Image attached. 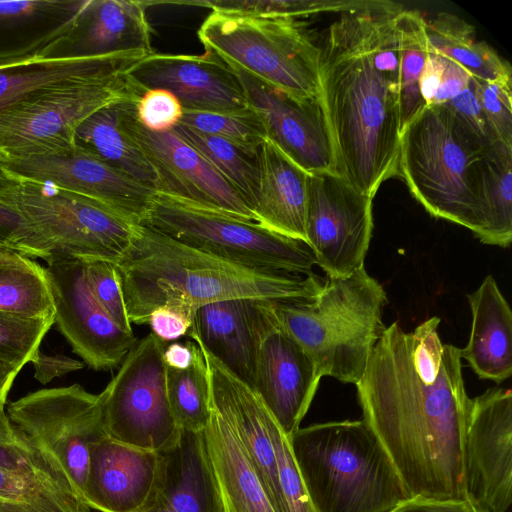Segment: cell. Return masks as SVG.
<instances>
[{
    "label": "cell",
    "mask_w": 512,
    "mask_h": 512,
    "mask_svg": "<svg viewBox=\"0 0 512 512\" xmlns=\"http://www.w3.org/2000/svg\"><path fill=\"white\" fill-rule=\"evenodd\" d=\"M128 75L144 91H169L186 111L238 112L249 109L235 72L207 52L203 55L153 52Z\"/></svg>",
    "instance_id": "44dd1931"
},
{
    "label": "cell",
    "mask_w": 512,
    "mask_h": 512,
    "mask_svg": "<svg viewBox=\"0 0 512 512\" xmlns=\"http://www.w3.org/2000/svg\"><path fill=\"white\" fill-rule=\"evenodd\" d=\"M372 199L338 174H310L306 242L327 277H345L364 266L373 230Z\"/></svg>",
    "instance_id": "9a60e30c"
},
{
    "label": "cell",
    "mask_w": 512,
    "mask_h": 512,
    "mask_svg": "<svg viewBox=\"0 0 512 512\" xmlns=\"http://www.w3.org/2000/svg\"><path fill=\"white\" fill-rule=\"evenodd\" d=\"M19 370L0 363V405L4 406L12 383Z\"/></svg>",
    "instance_id": "db71d44e"
},
{
    "label": "cell",
    "mask_w": 512,
    "mask_h": 512,
    "mask_svg": "<svg viewBox=\"0 0 512 512\" xmlns=\"http://www.w3.org/2000/svg\"><path fill=\"white\" fill-rule=\"evenodd\" d=\"M132 323L171 308L191 322L195 310L229 299L300 300L314 297L325 279L315 274L257 270L184 245L138 224L130 246L113 262Z\"/></svg>",
    "instance_id": "3957f363"
},
{
    "label": "cell",
    "mask_w": 512,
    "mask_h": 512,
    "mask_svg": "<svg viewBox=\"0 0 512 512\" xmlns=\"http://www.w3.org/2000/svg\"><path fill=\"white\" fill-rule=\"evenodd\" d=\"M360 0H210L176 4L196 5L212 10L246 13L265 17L296 19L319 13H340Z\"/></svg>",
    "instance_id": "f35d334b"
},
{
    "label": "cell",
    "mask_w": 512,
    "mask_h": 512,
    "mask_svg": "<svg viewBox=\"0 0 512 512\" xmlns=\"http://www.w3.org/2000/svg\"><path fill=\"white\" fill-rule=\"evenodd\" d=\"M0 169V203L20 215L52 254L114 262L130 246L138 224L103 203Z\"/></svg>",
    "instance_id": "ba28073f"
},
{
    "label": "cell",
    "mask_w": 512,
    "mask_h": 512,
    "mask_svg": "<svg viewBox=\"0 0 512 512\" xmlns=\"http://www.w3.org/2000/svg\"><path fill=\"white\" fill-rule=\"evenodd\" d=\"M7 415L56 459L83 498L91 448L107 437L99 394L79 384L42 389L10 403Z\"/></svg>",
    "instance_id": "7c38bea8"
},
{
    "label": "cell",
    "mask_w": 512,
    "mask_h": 512,
    "mask_svg": "<svg viewBox=\"0 0 512 512\" xmlns=\"http://www.w3.org/2000/svg\"><path fill=\"white\" fill-rule=\"evenodd\" d=\"M141 224L184 245L252 269L311 274L317 265L305 241L163 193H156Z\"/></svg>",
    "instance_id": "9c48e42d"
},
{
    "label": "cell",
    "mask_w": 512,
    "mask_h": 512,
    "mask_svg": "<svg viewBox=\"0 0 512 512\" xmlns=\"http://www.w3.org/2000/svg\"><path fill=\"white\" fill-rule=\"evenodd\" d=\"M401 46V133L426 106L420 80L429 50L426 20L416 10L402 9L398 16Z\"/></svg>",
    "instance_id": "74e56055"
},
{
    "label": "cell",
    "mask_w": 512,
    "mask_h": 512,
    "mask_svg": "<svg viewBox=\"0 0 512 512\" xmlns=\"http://www.w3.org/2000/svg\"><path fill=\"white\" fill-rule=\"evenodd\" d=\"M34 367V377L46 384L56 377L63 376L84 367V362L62 354H45L40 349L30 362Z\"/></svg>",
    "instance_id": "f907efd6"
},
{
    "label": "cell",
    "mask_w": 512,
    "mask_h": 512,
    "mask_svg": "<svg viewBox=\"0 0 512 512\" xmlns=\"http://www.w3.org/2000/svg\"><path fill=\"white\" fill-rule=\"evenodd\" d=\"M56 459L0 405V512H89Z\"/></svg>",
    "instance_id": "d6986e66"
},
{
    "label": "cell",
    "mask_w": 512,
    "mask_h": 512,
    "mask_svg": "<svg viewBox=\"0 0 512 512\" xmlns=\"http://www.w3.org/2000/svg\"><path fill=\"white\" fill-rule=\"evenodd\" d=\"M0 310L55 317L44 267L12 250L0 251Z\"/></svg>",
    "instance_id": "e575fe53"
},
{
    "label": "cell",
    "mask_w": 512,
    "mask_h": 512,
    "mask_svg": "<svg viewBox=\"0 0 512 512\" xmlns=\"http://www.w3.org/2000/svg\"><path fill=\"white\" fill-rule=\"evenodd\" d=\"M268 427L273 443L279 484L288 512H316L294 459L289 439L270 414Z\"/></svg>",
    "instance_id": "b9f144b4"
},
{
    "label": "cell",
    "mask_w": 512,
    "mask_h": 512,
    "mask_svg": "<svg viewBox=\"0 0 512 512\" xmlns=\"http://www.w3.org/2000/svg\"><path fill=\"white\" fill-rule=\"evenodd\" d=\"M0 168L94 199L135 224L144 220L157 193L75 145L0 158Z\"/></svg>",
    "instance_id": "ac0fdd59"
},
{
    "label": "cell",
    "mask_w": 512,
    "mask_h": 512,
    "mask_svg": "<svg viewBox=\"0 0 512 512\" xmlns=\"http://www.w3.org/2000/svg\"><path fill=\"white\" fill-rule=\"evenodd\" d=\"M387 302L384 288L363 266L345 277H327L314 297L270 300V305L322 377L356 385L386 329Z\"/></svg>",
    "instance_id": "277c9868"
},
{
    "label": "cell",
    "mask_w": 512,
    "mask_h": 512,
    "mask_svg": "<svg viewBox=\"0 0 512 512\" xmlns=\"http://www.w3.org/2000/svg\"><path fill=\"white\" fill-rule=\"evenodd\" d=\"M403 8L360 0L339 13L318 45L320 100L337 173L371 198L399 175Z\"/></svg>",
    "instance_id": "7a4b0ae2"
},
{
    "label": "cell",
    "mask_w": 512,
    "mask_h": 512,
    "mask_svg": "<svg viewBox=\"0 0 512 512\" xmlns=\"http://www.w3.org/2000/svg\"><path fill=\"white\" fill-rule=\"evenodd\" d=\"M90 291L108 316L124 331L133 332L114 263L104 259H84Z\"/></svg>",
    "instance_id": "7bdbcfd3"
},
{
    "label": "cell",
    "mask_w": 512,
    "mask_h": 512,
    "mask_svg": "<svg viewBox=\"0 0 512 512\" xmlns=\"http://www.w3.org/2000/svg\"><path fill=\"white\" fill-rule=\"evenodd\" d=\"M164 349L153 333L137 341L99 394L109 439L158 453L178 441L181 429L168 400Z\"/></svg>",
    "instance_id": "30bf717a"
},
{
    "label": "cell",
    "mask_w": 512,
    "mask_h": 512,
    "mask_svg": "<svg viewBox=\"0 0 512 512\" xmlns=\"http://www.w3.org/2000/svg\"><path fill=\"white\" fill-rule=\"evenodd\" d=\"M146 54L100 57H39L0 66V112L55 87L128 74Z\"/></svg>",
    "instance_id": "484cf974"
},
{
    "label": "cell",
    "mask_w": 512,
    "mask_h": 512,
    "mask_svg": "<svg viewBox=\"0 0 512 512\" xmlns=\"http://www.w3.org/2000/svg\"><path fill=\"white\" fill-rule=\"evenodd\" d=\"M249 301L229 299L198 307L187 335L253 389L255 340Z\"/></svg>",
    "instance_id": "f546056e"
},
{
    "label": "cell",
    "mask_w": 512,
    "mask_h": 512,
    "mask_svg": "<svg viewBox=\"0 0 512 512\" xmlns=\"http://www.w3.org/2000/svg\"><path fill=\"white\" fill-rule=\"evenodd\" d=\"M196 344L207 365L211 408L236 435L275 512H288L268 427L270 412L252 388L231 374L203 346Z\"/></svg>",
    "instance_id": "7402d4cb"
},
{
    "label": "cell",
    "mask_w": 512,
    "mask_h": 512,
    "mask_svg": "<svg viewBox=\"0 0 512 512\" xmlns=\"http://www.w3.org/2000/svg\"><path fill=\"white\" fill-rule=\"evenodd\" d=\"M179 123L252 150H257L266 139L264 128L251 109L238 112L184 110Z\"/></svg>",
    "instance_id": "60d3db41"
},
{
    "label": "cell",
    "mask_w": 512,
    "mask_h": 512,
    "mask_svg": "<svg viewBox=\"0 0 512 512\" xmlns=\"http://www.w3.org/2000/svg\"><path fill=\"white\" fill-rule=\"evenodd\" d=\"M257 159L258 188L251 205L256 222L276 233L306 242L310 174L267 138L257 150Z\"/></svg>",
    "instance_id": "d4e9b609"
},
{
    "label": "cell",
    "mask_w": 512,
    "mask_h": 512,
    "mask_svg": "<svg viewBox=\"0 0 512 512\" xmlns=\"http://www.w3.org/2000/svg\"><path fill=\"white\" fill-rule=\"evenodd\" d=\"M44 267L55 323L78 354L94 370L122 363L136 344L133 332L122 330L100 307L88 286L83 258L52 254Z\"/></svg>",
    "instance_id": "2e32d148"
},
{
    "label": "cell",
    "mask_w": 512,
    "mask_h": 512,
    "mask_svg": "<svg viewBox=\"0 0 512 512\" xmlns=\"http://www.w3.org/2000/svg\"><path fill=\"white\" fill-rule=\"evenodd\" d=\"M476 94L496 140L512 147V82H487L474 78Z\"/></svg>",
    "instance_id": "ee69618b"
},
{
    "label": "cell",
    "mask_w": 512,
    "mask_h": 512,
    "mask_svg": "<svg viewBox=\"0 0 512 512\" xmlns=\"http://www.w3.org/2000/svg\"><path fill=\"white\" fill-rule=\"evenodd\" d=\"M119 102L99 109L82 121L75 130L74 145L158 192L159 180L153 167L120 129Z\"/></svg>",
    "instance_id": "1f68e13d"
},
{
    "label": "cell",
    "mask_w": 512,
    "mask_h": 512,
    "mask_svg": "<svg viewBox=\"0 0 512 512\" xmlns=\"http://www.w3.org/2000/svg\"><path fill=\"white\" fill-rule=\"evenodd\" d=\"M143 93L126 74L32 95L0 112V158L72 147L75 130L87 117Z\"/></svg>",
    "instance_id": "8fae6325"
},
{
    "label": "cell",
    "mask_w": 512,
    "mask_h": 512,
    "mask_svg": "<svg viewBox=\"0 0 512 512\" xmlns=\"http://www.w3.org/2000/svg\"><path fill=\"white\" fill-rule=\"evenodd\" d=\"M198 38L231 69L293 98L320 99V49L296 19L212 10Z\"/></svg>",
    "instance_id": "52a82bcc"
},
{
    "label": "cell",
    "mask_w": 512,
    "mask_h": 512,
    "mask_svg": "<svg viewBox=\"0 0 512 512\" xmlns=\"http://www.w3.org/2000/svg\"><path fill=\"white\" fill-rule=\"evenodd\" d=\"M148 1L87 0L69 32L45 57H100L153 53Z\"/></svg>",
    "instance_id": "cb8c5ba5"
},
{
    "label": "cell",
    "mask_w": 512,
    "mask_h": 512,
    "mask_svg": "<svg viewBox=\"0 0 512 512\" xmlns=\"http://www.w3.org/2000/svg\"><path fill=\"white\" fill-rule=\"evenodd\" d=\"M468 500H439L425 497H410L387 512H470Z\"/></svg>",
    "instance_id": "816d5d0a"
},
{
    "label": "cell",
    "mask_w": 512,
    "mask_h": 512,
    "mask_svg": "<svg viewBox=\"0 0 512 512\" xmlns=\"http://www.w3.org/2000/svg\"><path fill=\"white\" fill-rule=\"evenodd\" d=\"M203 435L223 512H275L236 435L212 408Z\"/></svg>",
    "instance_id": "4dcf8cb0"
},
{
    "label": "cell",
    "mask_w": 512,
    "mask_h": 512,
    "mask_svg": "<svg viewBox=\"0 0 512 512\" xmlns=\"http://www.w3.org/2000/svg\"><path fill=\"white\" fill-rule=\"evenodd\" d=\"M463 463L467 500L486 512L512 502V393L494 387L471 399Z\"/></svg>",
    "instance_id": "e0dca14e"
},
{
    "label": "cell",
    "mask_w": 512,
    "mask_h": 512,
    "mask_svg": "<svg viewBox=\"0 0 512 512\" xmlns=\"http://www.w3.org/2000/svg\"><path fill=\"white\" fill-rule=\"evenodd\" d=\"M4 175L0 169V188ZM0 247L29 258L46 260L52 254L47 244L15 211L0 203Z\"/></svg>",
    "instance_id": "f6af8a7d"
},
{
    "label": "cell",
    "mask_w": 512,
    "mask_h": 512,
    "mask_svg": "<svg viewBox=\"0 0 512 512\" xmlns=\"http://www.w3.org/2000/svg\"><path fill=\"white\" fill-rule=\"evenodd\" d=\"M159 470L158 452L106 437L91 448L83 498L98 512H141L154 503Z\"/></svg>",
    "instance_id": "603a6c76"
},
{
    "label": "cell",
    "mask_w": 512,
    "mask_h": 512,
    "mask_svg": "<svg viewBox=\"0 0 512 512\" xmlns=\"http://www.w3.org/2000/svg\"><path fill=\"white\" fill-rule=\"evenodd\" d=\"M472 312L470 336L461 349L474 373L498 384L512 374V312L492 275L467 295Z\"/></svg>",
    "instance_id": "f1b7e54d"
},
{
    "label": "cell",
    "mask_w": 512,
    "mask_h": 512,
    "mask_svg": "<svg viewBox=\"0 0 512 512\" xmlns=\"http://www.w3.org/2000/svg\"><path fill=\"white\" fill-rule=\"evenodd\" d=\"M439 54L441 70L431 104L442 105L467 88L472 76L454 60L441 53Z\"/></svg>",
    "instance_id": "c3c4849f"
},
{
    "label": "cell",
    "mask_w": 512,
    "mask_h": 512,
    "mask_svg": "<svg viewBox=\"0 0 512 512\" xmlns=\"http://www.w3.org/2000/svg\"><path fill=\"white\" fill-rule=\"evenodd\" d=\"M192 341L185 344L172 343L165 347L163 358L167 367L178 370L187 369L193 361Z\"/></svg>",
    "instance_id": "f5cc1de1"
},
{
    "label": "cell",
    "mask_w": 512,
    "mask_h": 512,
    "mask_svg": "<svg viewBox=\"0 0 512 512\" xmlns=\"http://www.w3.org/2000/svg\"><path fill=\"white\" fill-rule=\"evenodd\" d=\"M429 45L454 60L473 78L487 82H512L510 64L485 41L476 38L474 27L457 15L440 12L426 21Z\"/></svg>",
    "instance_id": "d6a6232c"
},
{
    "label": "cell",
    "mask_w": 512,
    "mask_h": 512,
    "mask_svg": "<svg viewBox=\"0 0 512 512\" xmlns=\"http://www.w3.org/2000/svg\"><path fill=\"white\" fill-rule=\"evenodd\" d=\"M442 105L450 109L483 143L488 146L499 143L479 104L473 77L467 88Z\"/></svg>",
    "instance_id": "7dc6e473"
},
{
    "label": "cell",
    "mask_w": 512,
    "mask_h": 512,
    "mask_svg": "<svg viewBox=\"0 0 512 512\" xmlns=\"http://www.w3.org/2000/svg\"><path fill=\"white\" fill-rule=\"evenodd\" d=\"M255 340L253 390L289 439L300 428L321 374L276 318L270 300L250 299Z\"/></svg>",
    "instance_id": "4fadbf2b"
},
{
    "label": "cell",
    "mask_w": 512,
    "mask_h": 512,
    "mask_svg": "<svg viewBox=\"0 0 512 512\" xmlns=\"http://www.w3.org/2000/svg\"><path fill=\"white\" fill-rule=\"evenodd\" d=\"M87 0L0 1V66L45 57Z\"/></svg>",
    "instance_id": "4316f807"
},
{
    "label": "cell",
    "mask_w": 512,
    "mask_h": 512,
    "mask_svg": "<svg viewBox=\"0 0 512 512\" xmlns=\"http://www.w3.org/2000/svg\"><path fill=\"white\" fill-rule=\"evenodd\" d=\"M139 123L150 131H171L182 119L183 107L179 100L164 89H148L135 105Z\"/></svg>",
    "instance_id": "bcb514c9"
},
{
    "label": "cell",
    "mask_w": 512,
    "mask_h": 512,
    "mask_svg": "<svg viewBox=\"0 0 512 512\" xmlns=\"http://www.w3.org/2000/svg\"><path fill=\"white\" fill-rule=\"evenodd\" d=\"M482 243L507 248L512 240V147L496 143L482 162L480 183Z\"/></svg>",
    "instance_id": "836d02e7"
},
{
    "label": "cell",
    "mask_w": 512,
    "mask_h": 512,
    "mask_svg": "<svg viewBox=\"0 0 512 512\" xmlns=\"http://www.w3.org/2000/svg\"><path fill=\"white\" fill-rule=\"evenodd\" d=\"M159 455L155 501L175 512H223L203 431L181 430L178 441Z\"/></svg>",
    "instance_id": "83f0119b"
},
{
    "label": "cell",
    "mask_w": 512,
    "mask_h": 512,
    "mask_svg": "<svg viewBox=\"0 0 512 512\" xmlns=\"http://www.w3.org/2000/svg\"><path fill=\"white\" fill-rule=\"evenodd\" d=\"M483 143L444 105H426L400 138L399 174L427 212L472 231L482 230Z\"/></svg>",
    "instance_id": "8992f818"
},
{
    "label": "cell",
    "mask_w": 512,
    "mask_h": 512,
    "mask_svg": "<svg viewBox=\"0 0 512 512\" xmlns=\"http://www.w3.org/2000/svg\"><path fill=\"white\" fill-rule=\"evenodd\" d=\"M439 317L412 332L397 322L374 345L356 384L363 421L407 497L467 500L463 463L470 412L461 349L443 344Z\"/></svg>",
    "instance_id": "6da1fadb"
},
{
    "label": "cell",
    "mask_w": 512,
    "mask_h": 512,
    "mask_svg": "<svg viewBox=\"0 0 512 512\" xmlns=\"http://www.w3.org/2000/svg\"><path fill=\"white\" fill-rule=\"evenodd\" d=\"M55 317H29L0 310V363L21 370L31 362Z\"/></svg>",
    "instance_id": "ab89813d"
},
{
    "label": "cell",
    "mask_w": 512,
    "mask_h": 512,
    "mask_svg": "<svg viewBox=\"0 0 512 512\" xmlns=\"http://www.w3.org/2000/svg\"><path fill=\"white\" fill-rule=\"evenodd\" d=\"M147 324L150 325L154 335L161 341L167 342L187 335L192 322L171 308L159 307L151 312Z\"/></svg>",
    "instance_id": "681fc988"
},
{
    "label": "cell",
    "mask_w": 512,
    "mask_h": 512,
    "mask_svg": "<svg viewBox=\"0 0 512 512\" xmlns=\"http://www.w3.org/2000/svg\"><path fill=\"white\" fill-rule=\"evenodd\" d=\"M141 512H175V511L172 510L171 508H169L168 506L154 500V503L151 506L147 507L146 509H144Z\"/></svg>",
    "instance_id": "11a10c76"
},
{
    "label": "cell",
    "mask_w": 512,
    "mask_h": 512,
    "mask_svg": "<svg viewBox=\"0 0 512 512\" xmlns=\"http://www.w3.org/2000/svg\"><path fill=\"white\" fill-rule=\"evenodd\" d=\"M137 101L122 100L118 103L119 126L156 172L158 193L256 222L244 198L191 145L172 130L154 132L139 123L135 112Z\"/></svg>",
    "instance_id": "5bb4252c"
},
{
    "label": "cell",
    "mask_w": 512,
    "mask_h": 512,
    "mask_svg": "<svg viewBox=\"0 0 512 512\" xmlns=\"http://www.w3.org/2000/svg\"><path fill=\"white\" fill-rule=\"evenodd\" d=\"M232 70L269 141L309 174H338L320 99L299 100L243 71Z\"/></svg>",
    "instance_id": "ffe728a7"
},
{
    "label": "cell",
    "mask_w": 512,
    "mask_h": 512,
    "mask_svg": "<svg viewBox=\"0 0 512 512\" xmlns=\"http://www.w3.org/2000/svg\"><path fill=\"white\" fill-rule=\"evenodd\" d=\"M471 506H472V508H471V511H470V512H486V511H484V510H481V509H479V508H476V507H475V506H473L472 504H471Z\"/></svg>",
    "instance_id": "9f6ffc18"
},
{
    "label": "cell",
    "mask_w": 512,
    "mask_h": 512,
    "mask_svg": "<svg viewBox=\"0 0 512 512\" xmlns=\"http://www.w3.org/2000/svg\"><path fill=\"white\" fill-rule=\"evenodd\" d=\"M289 443L316 512H387L408 498L363 420L298 428Z\"/></svg>",
    "instance_id": "5b68a950"
},
{
    "label": "cell",
    "mask_w": 512,
    "mask_h": 512,
    "mask_svg": "<svg viewBox=\"0 0 512 512\" xmlns=\"http://www.w3.org/2000/svg\"><path fill=\"white\" fill-rule=\"evenodd\" d=\"M5 249H6V248H2V247H0V251H1V250H5ZM8 250H9V249H8Z\"/></svg>",
    "instance_id": "6f0895ef"
},
{
    "label": "cell",
    "mask_w": 512,
    "mask_h": 512,
    "mask_svg": "<svg viewBox=\"0 0 512 512\" xmlns=\"http://www.w3.org/2000/svg\"><path fill=\"white\" fill-rule=\"evenodd\" d=\"M193 361L184 370L167 367V394L181 430L202 432L211 418L210 387L205 357L192 341Z\"/></svg>",
    "instance_id": "8d00e7d4"
},
{
    "label": "cell",
    "mask_w": 512,
    "mask_h": 512,
    "mask_svg": "<svg viewBox=\"0 0 512 512\" xmlns=\"http://www.w3.org/2000/svg\"><path fill=\"white\" fill-rule=\"evenodd\" d=\"M172 131L191 145L244 198L251 209L259 180L258 149H248L230 140L199 132L181 123H178Z\"/></svg>",
    "instance_id": "d590c367"
}]
</instances>
